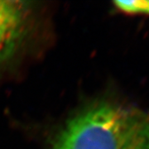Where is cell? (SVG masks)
I'll use <instances>...</instances> for the list:
<instances>
[{
	"label": "cell",
	"instance_id": "1",
	"mask_svg": "<svg viewBox=\"0 0 149 149\" xmlns=\"http://www.w3.org/2000/svg\"><path fill=\"white\" fill-rule=\"evenodd\" d=\"M50 149H149V115L137 108L97 102L70 118Z\"/></svg>",
	"mask_w": 149,
	"mask_h": 149
},
{
	"label": "cell",
	"instance_id": "2",
	"mask_svg": "<svg viewBox=\"0 0 149 149\" xmlns=\"http://www.w3.org/2000/svg\"><path fill=\"white\" fill-rule=\"evenodd\" d=\"M30 7L28 3L0 0V66L13 58L27 37Z\"/></svg>",
	"mask_w": 149,
	"mask_h": 149
},
{
	"label": "cell",
	"instance_id": "3",
	"mask_svg": "<svg viewBox=\"0 0 149 149\" xmlns=\"http://www.w3.org/2000/svg\"><path fill=\"white\" fill-rule=\"evenodd\" d=\"M113 4L125 13L149 15V1H114Z\"/></svg>",
	"mask_w": 149,
	"mask_h": 149
}]
</instances>
